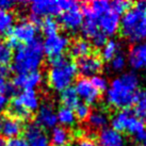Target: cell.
<instances>
[{
	"mask_svg": "<svg viewBox=\"0 0 146 146\" xmlns=\"http://www.w3.org/2000/svg\"><path fill=\"white\" fill-rule=\"evenodd\" d=\"M41 28L42 31L46 35V37L56 35V34H58V31H59V21H56L53 17H46L42 21Z\"/></svg>",
	"mask_w": 146,
	"mask_h": 146,
	"instance_id": "obj_29",
	"label": "cell"
},
{
	"mask_svg": "<svg viewBox=\"0 0 146 146\" xmlns=\"http://www.w3.org/2000/svg\"><path fill=\"white\" fill-rule=\"evenodd\" d=\"M99 143L102 146H125V141L119 132L112 128H105L99 132Z\"/></svg>",
	"mask_w": 146,
	"mask_h": 146,
	"instance_id": "obj_17",
	"label": "cell"
},
{
	"mask_svg": "<svg viewBox=\"0 0 146 146\" xmlns=\"http://www.w3.org/2000/svg\"><path fill=\"white\" fill-rule=\"evenodd\" d=\"M16 2L12 1V0H0V10L10 12V10H12Z\"/></svg>",
	"mask_w": 146,
	"mask_h": 146,
	"instance_id": "obj_42",
	"label": "cell"
},
{
	"mask_svg": "<svg viewBox=\"0 0 146 146\" xmlns=\"http://www.w3.org/2000/svg\"><path fill=\"white\" fill-rule=\"evenodd\" d=\"M69 44L70 43H69L68 37H66L65 35L56 34V35L47 36L43 43L44 53L46 56H48L49 59L62 56L65 50L68 48Z\"/></svg>",
	"mask_w": 146,
	"mask_h": 146,
	"instance_id": "obj_6",
	"label": "cell"
},
{
	"mask_svg": "<svg viewBox=\"0 0 146 146\" xmlns=\"http://www.w3.org/2000/svg\"><path fill=\"white\" fill-rule=\"evenodd\" d=\"M134 115L132 111H130L129 109L126 110H121L117 113L114 115L112 119H111V125H112V129H114L117 132H123L126 130V127L129 123L130 118Z\"/></svg>",
	"mask_w": 146,
	"mask_h": 146,
	"instance_id": "obj_20",
	"label": "cell"
},
{
	"mask_svg": "<svg viewBox=\"0 0 146 146\" xmlns=\"http://www.w3.org/2000/svg\"><path fill=\"white\" fill-rule=\"evenodd\" d=\"M77 72L82 77H90V76H96L102 68V60L98 54L91 53L89 56L78 59L76 63Z\"/></svg>",
	"mask_w": 146,
	"mask_h": 146,
	"instance_id": "obj_7",
	"label": "cell"
},
{
	"mask_svg": "<svg viewBox=\"0 0 146 146\" xmlns=\"http://www.w3.org/2000/svg\"><path fill=\"white\" fill-rule=\"evenodd\" d=\"M72 138L69 130L64 126L54 127L51 132V143L53 146H65Z\"/></svg>",
	"mask_w": 146,
	"mask_h": 146,
	"instance_id": "obj_24",
	"label": "cell"
},
{
	"mask_svg": "<svg viewBox=\"0 0 146 146\" xmlns=\"http://www.w3.org/2000/svg\"><path fill=\"white\" fill-rule=\"evenodd\" d=\"M61 102L63 107L68 109H75L79 104V97L75 91V88L69 86L64 91H62L61 94Z\"/></svg>",
	"mask_w": 146,
	"mask_h": 146,
	"instance_id": "obj_25",
	"label": "cell"
},
{
	"mask_svg": "<svg viewBox=\"0 0 146 146\" xmlns=\"http://www.w3.org/2000/svg\"><path fill=\"white\" fill-rule=\"evenodd\" d=\"M16 99L30 112H33L38 108V98L34 90H25L23 93L16 96Z\"/></svg>",
	"mask_w": 146,
	"mask_h": 146,
	"instance_id": "obj_21",
	"label": "cell"
},
{
	"mask_svg": "<svg viewBox=\"0 0 146 146\" xmlns=\"http://www.w3.org/2000/svg\"><path fill=\"white\" fill-rule=\"evenodd\" d=\"M132 2H129V1H124V0H116V1H113V2H110V9L111 11L117 15H121V14H125L128 10L132 8Z\"/></svg>",
	"mask_w": 146,
	"mask_h": 146,
	"instance_id": "obj_34",
	"label": "cell"
},
{
	"mask_svg": "<svg viewBox=\"0 0 146 146\" xmlns=\"http://www.w3.org/2000/svg\"><path fill=\"white\" fill-rule=\"evenodd\" d=\"M7 111H8L7 115H9V116H11L13 118H16V119H19L21 122L28 121L32 116V112H30L29 110L24 108L18 102L16 97H14L11 102H9L8 107H7Z\"/></svg>",
	"mask_w": 146,
	"mask_h": 146,
	"instance_id": "obj_18",
	"label": "cell"
},
{
	"mask_svg": "<svg viewBox=\"0 0 146 146\" xmlns=\"http://www.w3.org/2000/svg\"><path fill=\"white\" fill-rule=\"evenodd\" d=\"M75 91L77 93L78 97L81 98L85 105H94L100 98V92L94 88L89 79L86 78H79L76 81Z\"/></svg>",
	"mask_w": 146,
	"mask_h": 146,
	"instance_id": "obj_8",
	"label": "cell"
},
{
	"mask_svg": "<svg viewBox=\"0 0 146 146\" xmlns=\"http://www.w3.org/2000/svg\"><path fill=\"white\" fill-rule=\"evenodd\" d=\"M0 94H3L5 96L16 94V89L13 86L12 83L7 81V78L3 76H0Z\"/></svg>",
	"mask_w": 146,
	"mask_h": 146,
	"instance_id": "obj_35",
	"label": "cell"
},
{
	"mask_svg": "<svg viewBox=\"0 0 146 146\" xmlns=\"http://www.w3.org/2000/svg\"><path fill=\"white\" fill-rule=\"evenodd\" d=\"M118 52V44L114 40H110L106 43L105 47L102 51V60L105 61H111Z\"/></svg>",
	"mask_w": 146,
	"mask_h": 146,
	"instance_id": "obj_30",
	"label": "cell"
},
{
	"mask_svg": "<svg viewBox=\"0 0 146 146\" xmlns=\"http://www.w3.org/2000/svg\"><path fill=\"white\" fill-rule=\"evenodd\" d=\"M134 146H142V145H140V144H138V145H134Z\"/></svg>",
	"mask_w": 146,
	"mask_h": 146,
	"instance_id": "obj_47",
	"label": "cell"
},
{
	"mask_svg": "<svg viewBox=\"0 0 146 146\" xmlns=\"http://www.w3.org/2000/svg\"><path fill=\"white\" fill-rule=\"evenodd\" d=\"M24 122L9 115H0V137L14 139L24 133Z\"/></svg>",
	"mask_w": 146,
	"mask_h": 146,
	"instance_id": "obj_9",
	"label": "cell"
},
{
	"mask_svg": "<svg viewBox=\"0 0 146 146\" xmlns=\"http://www.w3.org/2000/svg\"><path fill=\"white\" fill-rule=\"evenodd\" d=\"M75 146H97V144L95 143V141H94L93 139L80 138L79 140H77Z\"/></svg>",
	"mask_w": 146,
	"mask_h": 146,
	"instance_id": "obj_41",
	"label": "cell"
},
{
	"mask_svg": "<svg viewBox=\"0 0 146 146\" xmlns=\"http://www.w3.org/2000/svg\"><path fill=\"white\" fill-rule=\"evenodd\" d=\"M30 10L33 15H36L43 18V16L52 17L54 15H60L61 10L58 5V1L51 0H37L30 3Z\"/></svg>",
	"mask_w": 146,
	"mask_h": 146,
	"instance_id": "obj_11",
	"label": "cell"
},
{
	"mask_svg": "<svg viewBox=\"0 0 146 146\" xmlns=\"http://www.w3.org/2000/svg\"><path fill=\"white\" fill-rule=\"evenodd\" d=\"M75 116L76 118L80 119V121H84L90 116L91 113V109H90V106L85 105V104H78V106L75 108Z\"/></svg>",
	"mask_w": 146,
	"mask_h": 146,
	"instance_id": "obj_36",
	"label": "cell"
},
{
	"mask_svg": "<svg viewBox=\"0 0 146 146\" xmlns=\"http://www.w3.org/2000/svg\"><path fill=\"white\" fill-rule=\"evenodd\" d=\"M9 105L8 96H5L3 94H0V113H2L4 110L7 109Z\"/></svg>",
	"mask_w": 146,
	"mask_h": 146,
	"instance_id": "obj_43",
	"label": "cell"
},
{
	"mask_svg": "<svg viewBox=\"0 0 146 146\" xmlns=\"http://www.w3.org/2000/svg\"><path fill=\"white\" fill-rule=\"evenodd\" d=\"M51 68L48 73V84L54 91L62 92L70 86L77 75L76 64L64 54L49 59Z\"/></svg>",
	"mask_w": 146,
	"mask_h": 146,
	"instance_id": "obj_3",
	"label": "cell"
},
{
	"mask_svg": "<svg viewBox=\"0 0 146 146\" xmlns=\"http://www.w3.org/2000/svg\"><path fill=\"white\" fill-rule=\"evenodd\" d=\"M37 28L29 21H18L13 27L7 36H12L21 45H26L31 43L36 38Z\"/></svg>",
	"mask_w": 146,
	"mask_h": 146,
	"instance_id": "obj_5",
	"label": "cell"
},
{
	"mask_svg": "<svg viewBox=\"0 0 146 146\" xmlns=\"http://www.w3.org/2000/svg\"><path fill=\"white\" fill-rule=\"evenodd\" d=\"M97 23L99 30L108 36V35H113L119 30L121 19H119V15L110 11L99 17Z\"/></svg>",
	"mask_w": 146,
	"mask_h": 146,
	"instance_id": "obj_14",
	"label": "cell"
},
{
	"mask_svg": "<svg viewBox=\"0 0 146 146\" xmlns=\"http://www.w3.org/2000/svg\"><path fill=\"white\" fill-rule=\"evenodd\" d=\"M128 59L133 69H146V43L133 45L130 49Z\"/></svg>",
	"mask_w": 146,
	"mask_h": 146,
	"instance_id": "obj_16",
	"label": "cell"
},
{
	"mask_svg": "<svg viewBox=\"0 0 146 146\" xmlns=\"http://www.w3.org/2000/svg\"><path fill=\"white\" fill-rule=\"evenodd\" d=\"M57 123V114L54 112L52 106L47 104L41 106L35 117V124L40 126L42 129H49V128H54Z\"/></svg>",
	"mask_w": 146,
	"mask_h": 146,
	"instance_id": "obj_12",
	"label": "cell"
},
{
	"mask_svg": "<svg viewBox=\"0 0 146 146\" xmlns=\"http://www.w3.org/2000/svg\"><path fill=\"white\" fill-rule=\"evenodd\" d=\"M139 79L133 73H126L114 79L107 92V102L115 109L126 110L134 105Z\"/></svg>",
	"mask_w": 146,
	"mask_h": 146,
	"instance_id": "obj_1",
	"label": "cell"
},
{
	"mask_svg": "<svg viewBox=\"0 0 146 146\" xmlns=\"http://www.w3.org/2000/svg\"><path fill=\"white\" fill-rule=\"evenodd\" d=\"M98 19H91V18H85V21L82 23L81 27V33L85 38H92V37L99 31L98 27Z\"/></svg>",
	"mask_w": 146,
	"mask_h": 146,
	"instance_id": "obj_27",
	"label": "cell"
},
{
	"mask_svg": "<svg viewBox=\"0 0 146 146\" xmlns=\"http://www.w3.org/2000/svg\"><path fill=\"white\" fill-rule=\"evenodd\" d=\"M42 82V74L40 72H31L27 74L16 75L13 79L12 84L15 89L33 90Z\"/></svg>",
	"mask_w": 146,
	"mask_h": 146,
	"instance_id": "obj_13",
	"label": "cell"
},
{
	"mask_svg": "<svg viewBox=\"0 0 146 146\" xmlns=\"http://www.w3.org/2000/svg\"><path fill=\"white\" fill-rule=\"evenodd\" d=\"M91 41H92V45H94V46L97 47V48H100V47H104L106 45V43L108 42V36L106 35L105 33L102 32V31L99 30V31L91 38Z\"/></svg>",
	"mask_w": 146,
	"mask_h": 146,
	"instance_id": "obj_39",
	"label": "cell"
},
{
	"mask_svg": "<svg viewBox=\"0 0 146 146\" xmlns=\"http://www.w3.org/2000/svg\"><path fill=\"white\" fill-rule=\"evenodd\" d=\"M44 58L43 42L41 38L26 45H19L16 48V52L12 59V70L17 75L36 72L42 65Z\"/></svg>",
	"mask_w": 146,
	"mask_h": 146,
	"instance_id": "obj_2",
	"label": "cell"
},
{
	"mask_svg": "<svg viewBox=\"0 0 146 146\" xmlns=\"http://www.w3.org/2000/svg\"><path fill=\"white\" fill-rule=\"evenodd\" d=\"M24 135L29 146H49V139L46 132L35 123L25 127Z\"/></svg>",
	"mask_w": 146,
	"mask_h": 146,
	"instance_id": "obj_10",
	"label": "cell"
},
{
	"mask_svg": "<svg viewBox=\"0 0 146 146\" xmlns=\"http://www.w3.org/2000/svg\"><path fill=\"white\" fill-rule=\"evenodd\" d=\"M90 7L93 10V12L98 16V18L111 11L110 9V2L106 1V0H97V1H93L90 2Z\"/></svg>",
	"mask_w": 146,
	"mask_h": 146,
	"instance_id": "obj_33",
	"label": "cell"
},
{
	"mask_svg": "<svg viewBox=\"0 0 146 146\" xmlns=\"http://www.w3.org/2000/svg\"><path fill=\"white\" fill-rule=\"evenodd\" d=\"M126 65V58L123 53H117L115 57L112 59V62H111V66L114 70L116 72H119L124 69Z\"/></svg>",
	"mask_w": 146,
	"mask_h": 146,
	"instance_id": "obj_38",
	"label": "cell"
},
{
	"mask_svg": "<svg viewBox=\"0 0 146 146\" xmlns=\"http://www.w3.org/2000/svg\"><path fill=\"white\" fill-rule=\"evenodd\" d=\"M7 145V141L4 140V138L0 137V146H5Z\"/></svg>",
	"mask_w": 146,
	"mask_h": 146,
	"instance_id": "obj_46",
	"label": "cell"
},
{
	"mask_svg": "<svg viewBox=\"0 0 146 146\" xmlns=\"http://www.w3.org/2000/svg\"><path fill=\"white\" fill-rule=\"evenodd\" d=\"M68 50L72 57L80 59L92 53V45L86 40L78 38L75 40L72 44H69Z\"/></svg>",
	"mask_w": 146,
	"mask_h": 146,
	"instance_id": "obj_19",
	"label": "cell"
},
{
	"mask_svg": "<svg viewBox=\"0 0 146 146\" xmlns=\"http://www.w3.org/2000/svg\"><path fill=\"white\" fill-rule=\"evenodd\" d=\"M58 122H60L64 126H73L76 123V116L73 110L61 107L57 113Z\"/></svg>",
	"mask_w": 146,
	"mask_h": 146,
	"instance_id": "obj_28",
	"label": "cell"
},
{
	"mask_svg": "<svg viewBox=\"0 0 146 146\" xmlns=\"http://www.w3.org/2000/svg\"><path fill=\"white\" fill-rule=\"evenodd\" d=\"M89 125L93 129H105L109 123V116L104 110H94L88 117Z\"/></svg>",
	"mask_w": 146,
	"mask_h": 146,
	"instance_id": "obj_23",
	"label": "cell"
},
{
	"mask_svg": "<svg viewBox=\"0 0 146 146\" xmlns=\"http://www.w3.org/2000/svg\"><path fill=\"white\" fill-rule=\"evenodd\" d=\"M60 24L69 31H76L81 27L83 23V15H82L80 8L70 10L67 12H63L59 18Z\"/></svg>",
	"mask_w": 146,
	"mask_h": 146,
	"instance_id": "obj_15",
	"label": "cell"
},
{
	"mask_svg": "<svg viewBox=\"0 0 146 146\" xmlns=\"http://www.w3.org/2000/svg\"><path fill=\"white\" fill-rule=\"evenodd\" d=\"M145 129V124L142 122V121H140L135 115H133L132 117L130 118L129 123H128V125L126 127V130L125 132L129 134H132V135H137L139 134L140 132H142L143 130Z\"/></svg>",
	"mask_w": 146,
	"mask_h": 146,
	"instance_id": "obj_31",
	"label": "cell"
},
{
	"mask_svg": "<svg viewBox=\"0 0 146 146\" xmlns=\"http://www.w3.org/2000/svg\"><path fill=\"white\" fill-rule=\"evenodd\" d=\"M134 115L146 124V90H138L134 97Z\"/></svg>",
	"mask_w": 146,
	"mask_h": 146,
	"instance_id": "obj_22",
	"label": "cell"
},
{
	"mask_svg": "<svg viewBox=\"0 0 146 146\" xmlns=\"http://www.w3.org/2000/svg\"><path fill=\"white\" fill-rule=\"evenodd\" d=\"M14 15L9 11L0 10V36L7 35L13 28Z\"/></svg>",
	"mask_w": 146,
	"mask_h": 146,
	"instance_id": "obj_26",
	"label": "cell"
},
{
	"mask_svg": "<svg viewBox=\"0 0 146 146\" xmlns=\"http://www.w3.org/2000/svg\"><path fill=\"white\" fill-rule=\"evenodd\" d=\"M119 32L128 41L135 43L146 38V12L131 8L119 23Z\"/></svg>",
	"mask_w": 146,
	"mask_h": 146,
	"instance_id": "obj_4",
	"label": "cell"
},
{
	"mask_svg": "<svg viewBox=\"0 0 146 146\" xmlns=\"http://www.w3.org/2000/svg\"><path fill=\"white\" fill-rule=\"evenodd\" d=\"M135 140L140 142L141 144L140 145L142 146H146V129H144L142 132H140L139 134L135 135Z\"/></svg>",
	"mask_w": 146,
	"mask_h": 146,
	"instance_id": "obj_44",
	"label": "cell"
},
{
	"mask_svg": "<svg viewBox=\"0 0 146 146\" xmlns=\"http://www.w3.org/2000/svg\"><path fill=\"white\" fill-rule=\"evenodd\" d=\"M13 59V51L5 42L0 41V66H8Z\"/></svg>",
	"mask_w": 146,
	"mask_h": 146,
	"instance_id": "obj_32",
	"label": "cell"
},
{
	"mask_svg": "<svg viewBox=\"0 0 146 146\" xmlns=\"http://www.w3.org/2000/svg\"><path fill=\"white\" fill-rule=\"evenodd\" d=\"M133 8L138 9L140 11H144L146 12V1H139L137 3H134V7Z\"/></svg>",
	"mask_w": 146,
	"mask_h": 146,
	"instance_id": "obj_45",
	"label": "cell"
},
{
	"mask_svg": "<svg viewBox=\"0 0 146 146\" xmlns=\"http://www.w3.org/2000/svg\"><path fill=\"white\" fill-rule=\"evenodd\" d=\"M90 81L94 85V88L97 89L99 92H104V91L108 89V81L104 77H102V76H98V75L93 76V77L91 78Z\"/></svg>",
	"mask_w": 146,
	"mask_h": 146,
	"instance_id": "obj_37",
	"label": "cell"
},
{
	"mask_svg": "<svg viewBox=\"0 0 146 146\" xmlns=\"http://www.w3.org/2000/svg\"><path fill=\"white\" fill-rule=\"evenodd\" d=\"M65 146H67V145H65Z\"/></svg>",
	"mask_w": 146,
	"mask_h": 146,
	"instance_id": "obj_48",
	"label": "cell"
},
{
	"mask_svg": "<svg viewBox=\"0 0 146 146\" xmlns=\"http://www.w3.org/2000/svg\"><path fill=\"white\" fill-rule=\"evenodd\" d=\"M5 146H29V145L28 143L25 141V139L14 138V139H10L8 142H7V145Z\"/></svg>",
	"mask_w": 146,
	"mask_h": 146,
	"instance_id": "obj_40",
	"label": "cell"
}]
</instances>
